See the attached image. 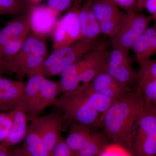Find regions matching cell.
<instances>
[{
    "mask_svg": "<svg viewBox=\"0 0 156 156\" xmlns=\"http://www.w3.org/2000/svg\"><path fill=\"white\" fill-rule=\"evenodd\" d=\"M73 1L74 0H62L58 5L54 9L57 15L59 16L63 11L68 9Z\"/></svg>",
    "mask_w": 156,
    "mask_h": 156,
    "instance_id": "31",
    "label": "cell"
},
{
    "mask_svg": "<svg viewBox=\"0 0 156 156\" xmlns=\"http://www.w3.org/2000/svg\"><path fill=\"white\" fill-rule=\"evenodd\" d=\"M62 0H48V5L53 9L56 8Z\"/></svg>",
    "mask_w": 156,
    "mask_h": 156,
    "instance_id": "36",
    "label": "cell"
},
{
    "mask_svg": "<svg viewBox=\"0 0 156 156\" xmlns=\"http://www.w3.org/2000/svg\"><path fill=\"white\" fill-rule=\"evenodd\" d=\"M134 50L138 63L150 59L156 51V25L148 27L134 42Z\"/></svg>",
    "mask_w": 156,
    "mask_h": 156,
    "instance_id": "18",
    "label": "cell"
},
{
    "mask_svg": "<svg viewBox=\"0 0 156 156\" xmlns=\"http://www.w3.org/2000/svg\"><path fill=\"white\" fill-rule=\"evenodd\" d=\"M145 102L142 90L137 86L115 101L107 110L104 118V133L115 144L130 154Z\"/></svg>",
    "mask_w": 156,
    "mask_h": 156,
    "instance_id": "1",
    "label": "cell"
},
{
    "mask_svg": "<svg viewBox=\"0 0 156 156\" xmlns=\"http://www.w3.org/2000/svg\"><path fill=\"white\" fill-rule=\"evenodd\" d=\"M138 87L142 90L146 99L156 104V80L148 81L138 84Z\"/></svg>",
    "mask_w": 156,
    "mask_h": 156,
    "instance_id": "28",
    "label": "cell"
},
{
    "mask_svg": "<svg viewBox=\"0 0 156 156\" xmlns=\"http://www.w3.org/2000/svg\"><path fill=\"white\" fill-rule=\"evenodd\" d=\"M153 18L136 12H127L117 30L110 37L112 48L129 51L134 42L149 27Z\"/></svg>",
    "mask_w": 156,
    "mask_h": 156,
    "instance_id": "6",
    "label": "cell"
},
{
    "mask_svg": "<svg viewBox=\"0 0 156 156\" xmlns=\"http://www.w3.org/2000/svg\"><path fill=\"white\" fill-rule=\"evenodd\" d=\"M89 85L95 92L113 101L119 100L131 89L105 71L96 76Z\"/></svg>",
    "mask_w": 156,
    "mask_h": 156,
    "instance_id": "13",
    "label": "cell"
},
{
    "mask_svg": "<svg viewBox=\"0 0 156 156\" xmlns=\"http://www.w3.org/2000/svg\"><path fill=\"white\" fill-rule=\"evenodd\" d=\"M6 70L5 66L2 65L0 64V76H2L6 72Z\"/></svg>",
    "mask_w": 156,
    "mask_h": 156,
    "instance_id": "39",
    "label": "cell"
},
{
    "mask_svg": "<svg viewBox=\"0 0 156 156\" xmlns=\"http://www.w3.org/2000/svg\"><path fill=\"white\" fill-rule=\"evenodd\" d=\"M11 156V150L0 143V156Z\"/></svg>",
    "mask_w": 156,
    "mask_h": 156,
    "instance_id": "35",
    "label": "cell"
},
{
    "mask_svg": "<svg viewBox=\"0 0 156 156\" xmlns=\"http://www.w3.org/2000/svg\"><path fill=\"white\" fill-rule=\"evenodd\" d=\"M115 101L95 92L89 84L63 93L54 105L61 112L64 121L92 128L102 126L107 111Z\"/></svg>",
    "mask_w": 156,
    "mask_h": 156,
    "instance_id": "2",
    "label": "cell"
},
{
    "mask_svg": "<svg viewBox=\"0 0 156 156\" xmlns=\"http://www.w3.org/2000/svg\"><path fill=\"white\" fill-rule=\"evenodd\" d=\"M25 83L19 81L18 83L6 89H0V110L10 112L13 110L21 97Z\"/></svg>",
    "mask_w": 156,
    "mask_h": 156,
    "instance_id": "23",
    "label": "cell"
},
{
    "mask_svg": "<svg viewBox=\"0 0 156 156\" xmlns=\"http://www.w3.org/2000/svg\"><path fill=\"white\" fill-rule=\"evenodd\" d=\"M14 109L10 112H0V143L3 142L9 136L13 120Z\"/></svg>",
    "mask_w": 156,
    "mask_h": 156,
    "instance_id": "27",
    "label": "cell"
},
{
    "mask_svg": "<svg viewBox=\"0 0 156 156\" xmlns=\"http://www.w3.org/2000/svg\"><path fill=\"white\" fill-rule=\"evenodd\" d=\"M109 140L103 132L93 131L80 150L74 156H96L107 148Z\"/></svg>",
    "mask_w": 156,
    "mask_h": 156,
    "instance_id": "22",
    "label": "cell"
},
{
    "mask_svg": "<svg viewBox=\"0 0 156 156\" xmlns=\"http://www.w3.org/2000/svg\"><path fill=\"white\" fill-rule=\"evenodd\" d=\"M133 61L129 51L112 48L108 52L105 72L129 88L138 81V73L132 68Z\"/></svg>",
    "mask_w": 156,
    "mask_h": 156,
    "instance_id": "8",
    "label": "cell"
},
{
    "mask_svg": "<svg viewBox=\"0 0 156 156\" xmlns=\"http://www.w3.org/2000/svg\"><path fill=\"white\" fill-rule=\"evenodd\" d=\"M42 76L38 75L29 78L19 99L25 109L28 119L33 117L34 111L39 97L40 83Z\"/></svg>",
    "mask_w": 156,
    "mask_h": 156,
    "instance_id": "19",
    "label": "cell"
},
{
    "mask_svg": "<svg viewBox=\"0 0 156 156\" xmlns=\"http://www.w3.org/2000/svg\"><path fill=\"white\" fill-rule=\"evenodd\" d=\"M59 93L61 92L58 83L50 80L44 76H42L40 83L39 97L33 118L40 116L48 107L54 105Z\"/></svg>",
    "mask_w": 156,
    "mask_h": 156,
    "instance_id": "17",
    "label": "cell"
},
{
    "mask_svg": "<svg viewBox=\"0 0 156 156\" xmlns=\"http://www.w3.org/2000/svg\"><path fill=\"white\" fill-rule=\"evenodd\" d=\"M92 2L93 0H88L79 9V17L82 40H94L101 34L99 23L92 10Z\"/></svg>",
    "mask_w": 156,
    "mask_h": 156,
    "instance_id": "16",
    "label": "cell"
},
{
    "mask_svg": "<svg viewBox=\"0 0 156 156\" xmlns=\"http://www.w3.org/2000/svg\"><path fill=\"white\" fill-rule=\"evenodd\" d=\"M52 156H74L71 151L66 145L63 137L59 140L52 153Z\"/></svg>",
    "mask_w": 156,
    "mask_h": 156,
    "instance_id": "29",
    "label": "cell"
},
{
    "mask_svg": "<svg viewBox=\"0 0 156 156\" xmlns=\"http://www.w3.org/2000/svg\"><path fill=\"white\" fill-rule=\"evenodd\" d=\"M146 0H136V6L138 10L144 8V4Z\"/></svg>",
    "mask_w": 156,
    "mask_h": 156,
    "instance_id": "37",
    "label": "cell"
},
{
    "mask_svg": "<svg viewBox=\"0 0 156 156\" xmlns=\"http://www.w3.org/2000/svg\"><path fill=\"white\" fill-rule=\"evenodd\" d=\"M60 75L61 80L58 83L61 93L74 91L81 87L75 63L66 68Z\"/></svg>",
    "mask_w": 156,
    "mask_h": 156,
    "instance_id": "24",
    "label": "cell"
},
{
    "mask_svg": "<svg viewBox=\"0 0 156 156\" xmlns=\"http://www.w3.org/2000/svg\"><path fill=\"white\" fill-rule=\"evenodd\" d=\"M30 125L38 133L44 144L51 155L61 139V132L64 118L59 111L52 112L42 116L30 119Z\"/></svg>",
    "mask_w": 156,
    "mask_h": 156,
    "instance_id": "9",
    "label": "cell"
},
{
    "mask_svg": "<svg viewBox=\"0 0 156 156\" xmlns=\"http://www.w3.org/2000/svg\"><path fill=\"white\" fill-rule=\"evenodd\" d=\"M10 156H26L22 150L21 147H16L13 149L11 150Z\"/></svg>",
    "mask_w": 156,
    "mask_h": 156,
    "instance_id": "34",
    "label": "cell"
},
{
    "mask_svg": "<svg viewBox=\"0 0 156 156\" xmlns=\"http://www.w3.org/2000/svg\"><path fill=\"white\" fill-rule=\"evenodd\" d=\"M0 112H2V111H1V110H0Z\"/></svg>",
    "mask_w": 156,
    "mask_h": 156,
    "instance_id": "40",
    "label": "cell"
},
{
    "mask_svg": "<svg viewBox=\"0 0 156 156\" xmlns=\"http://www.w3.org/2000/svg\"><path fill=\"white\" fill-rule=\"evenodd\" d=\"M145 106L132 142V156H156V108L145 98Z\"/></svg>",
    "mask_w": 156,
    "mask_h": 156,
    "instance_id": "4",
    "label": "cell"
},
{
    "mask_svg": "<svg viewBox=\"0 0 156 156\" xmlns=\"http://www.w3.org/2000/svg\"><path fill=\"white\" fill-rule=\"evenodd\" d=\"M105 46L106 41L99 37L89 41L79 40L69 46L53 50L43 63L42 75L45 77L60 75L66 68L77 62L85 54L94 50L106 48Z\"/></svg>",
    "mask_w": 156,
    "mask_h": 156,
    "instance_id": "3",
    "label": "cell"
},
{
    "mask_svg": "<svg viewBox=\"0 0 156 156\" xmlns=\"http://www.w3.org/2000/svg\"><path fill=\"white\" fill-rule=\"evenodd\" d=\"M118 7H121L127 12H136L138 10L136 0H112Z\"/></svg>",
    "mask_w": 156,
    "mask_h": 156,
    "instance_id": "30",
    "label": "cell"
},
{
    "mask_svg": "<svg viewBox=\"0 0 156 156\" xmlns=\"http://www.w3.org/2000/svg\"><path fill=\"white\" fill-rule=\"evenodd\" d=\"M29 12L17 16L0 30V49L9 43L25 40L29 35Z\"/></svg>",
    "mask_w": 156,
    "mask_h": 156,
    "instance_id": "14",
    "label": "cell"
},
{
    "mask_svg": "<svg viewBox=\"0 0 156 156\" xmlns=\"http://www.w3.org/2000/svg\"><path fill=\"white\" fill-rule=\"evenodd\" d=\"M19 81H13L0 76V89H6L18 83Z\"/></svg>",
    "mask_w": 156,
    "mask_h": 156,
    "instance_id": "33",
    "label": "cell"
},
{
    "mask_svg": "<svg viewBox=\"0 0 156 156\" xmlns=\"http://www.w3.org/2000/svg\"><path fill=\"white\" fill-rule=\"evenodd\" d=\"M27 1L31 6H34L39 5V3H41L44 0H27Z\"/></svg>",
    "mask_w": 156,
    "mask_h": 156,
    "instance_id": "38",
    "label": "cell"
},
{
    "mask_svg": "<svg viewBox=\"0 0 156 156\" xmlns=\"http://www.w3.org/2000/svg\"><path fill=\"white\" fill-rule=\"evenodd\" d=\"M144 7L154 20L156 19V0H146Z\"/></svg>",
    "mask_w": 156,
    "mask_h": 156,
    "instance_id": "32",
    "label": "cell"
},
{
    "mask_svg": "<svg viewBox=\"0 0 156 156\" xmlns=\"http://www.w3.org/2000/svg\"><path fill=\"white\" fill-rule=\"evenodd\" d=\"M108 52L106 48L94 50L76 62L81 86H88L96 76L105 71Z\"/></svg>",
    "mask_w": 156,
    "mask_h": 156,
    "instance_id": "11",
    "label": "cell"
},
{
    "mask_svg": "<svg viewBox=\"0 0 156 156\" xmlns=\"http://www.w3.org/2000/svg\"><path fill=\"white\" fill-rule=\"evenodd\" d=\"M140 66L138 73L137 84L142 83L148 81L156 80V61L148 60L139 63Z\"/></svg>",
    "mask_w": 156,
    "mask_h": 156,
    "instance_id": "26",
    "label": "cell"
},
{
    "mask_svg": "<svg viewBox=\"0 0 156 156\" xmlns=\"http://www.w3.org/2000/svg\"><path fill=\"white\" fill-rule=\"evenodd\" d=\"M14 111V120L11 131L8 137L1 143L8 148L17 145L23 141L28 129V117L25 109L19 100Z\"/></svg>",
    "mask_w": 156,
    "mask_h": 156,
    "instance_id": "15",
    "label": "cell"
},
{
    "mask_svg": "<svg viewBox=\"0 0 156 156\" xmlns=\"http://www.w3.org/2000/svg\"><path fill=\"white\" fill-rule=\"evenodd\" d=\"M21 148L26 156H52L38 133L30 125Z\"/></svg>",
    "mask_w": 156,
    "mask_h": 156,
    "instance_id": "21",
    "label": "cell"
},
{
    "mask_svg": "<svg viewBox=\"0 0 156 156\" xmlns=\"http://www.w3.org/2000/svg\"><path fill=\"white\" fill-rule=\"evenodd\" d=\"M79 1L61 19L57 21L52 33L54 50L68 47L81 40L79 20Z\"/></svg>",
    "mask_w": 156,
    "mask_h": 156,
    "instance_id": "7",
    "label": "cell"
},
{
    "mask_svg": "<svg viewBox=\"0 0 156 156\" xmlns=\"http://www.w3.org/2000/svg\"><path fill=\"white\" fill-rule=\"evenodd\" d=\"M48 50L46 38L43 37L37 45L27 42L14 57V73L20 81L26 76L29 78L42 74V67L47 58Z\"/></svg>",
    "mask_w": 156,
    "mask_h": 156,
    "instance_id": "5",
    "label": "cell"
},
{
    "mask_svg": "<svg viewBox=\"0 0 156 156\" xmlns=\"http://www.w3.org/2000/svg\"><path fill=\"white\" fill-rule=\"evenodd\" d=\"M93 132L91 128L88 126L71 123L69 133L65 140L73 155L80 150Z\"/></svg>",
    "mask_w": 156,
    "mask_h": 156,
    "instance_id": "20",
    "label": "cell"
},
{
    "mask_svg": "<svg viewBox=\"0 0 156 156\" xmlns=\"http://www.w3.org/2000/svg\"><path fill=\"white\" fill-rule=\"evenodd\" d=\"M29 15L33 34L45 38L52 35L58 16L54 9L48 5H38L32 6Z\"/></svg>",
    "mask_w": 156,
    "mask_h": 156,
    "instance_id": "12",
    "label": "cell"
},
{
    "mask_svg": "<svg viewBox=\"0 0 156 156\" xmlns=\"http://www.w3.org/2000/svg\"><path fill=\"white\" fill-rule=\"evenodd\" d=\"M92 8L101 34L109 37L117 30L126 15L112 0H93Z\"/></svg>",
    "mask_w": 156,
    "mask_h": 156,
    "instance_id": "10",
    "label": "cell"
},
{
    "mask_svg": "<svg viewBox=\"0 0 156 156\" xmlns=\"http://www.w3.org/2000/svg\"><path fill=\"white\" fill-rule=\"evenodd\" d=\"M31 7L27 0H0V15L27 14Z\"/></svg>",
    "mask_w": 156,
    "mask_h": 156,
    "instance_id": "25",
    "label": "cell"
}]
</instances>
